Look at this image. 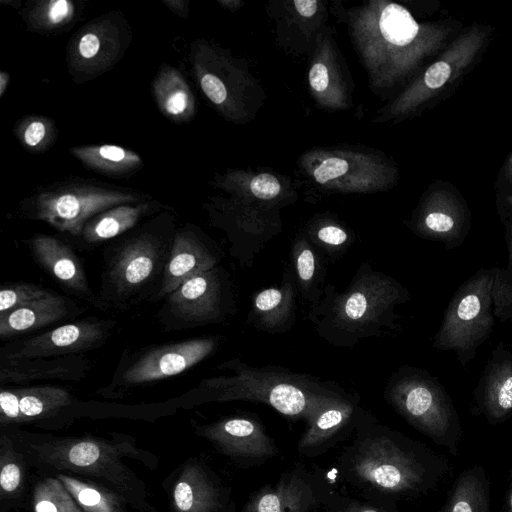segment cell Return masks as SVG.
Listing matches in <instances>:
<instances>
[{
  "mask_svg": "<svg viewBox=\"0 0 512 512\" xmlns=\"http://www.w3.org/2000/svg\"><path fill=\"white\" fill-rule=\"evenodd\" d=\"M410 299L403 284L365 261L344 290L326 284L321 297L310 305L307 319L329 345L353 348L362 340L397 330L401 317L397 309Z\"/></svg>",
  "mask_w": 512,
  "mask_h": 512,
  "instance_id": "cell-1",
  "label": "cell"
},
{
  "mask_svg": "<svg viewBox=\"0 0 512 512\" xmlns=\"http://www.w3.org/2000/svg\"><path fill=\"white\" fill-rule=\"evenodd\" d=\"M230 371L204 379L198 390L206 401H252L268 405L287 417L307 419L323 399L346 392L335 382L275 365L260 367L234 357L218 366Z\"/></svg>",
  "mask_w": 512,
  "mask_h": 512,
  "instance_id": "cell-2",
  "label": "cell"
},
{
  "mask_svg": "<svg viewBox=\"0 0 512 512\" xmlns=\"http://www.w3.org/2000/svg\"><path fill=\"white\" fill-rule=\"evenodd\" d=\"M495 271L496 267L482 268L457 288L433 337L432 347L453 351L462 366L475 358L492 332Z\"/></svg>",
  "mask_w": 512,
  "mask_h": 512,
  "instance_id": "cell-3",
  "label": "cell"
},
{
  "mask_svg": "<svg viewBox=\"0 0 512 512\" xmlns=\"http://www.w3.org/2000/svg\"><path fill=\"white\" fill-rule=\"evenodd\" d=\"M384 397L409 424L438 443L458 424L450 396L425 369L400 366L388 378Z\"/></svg>",
  "mask_w": 512,
  "mask_h": 512,
  "instance_id": "cell-4",
  "label": "cell"
},
{
  "mask_svg": "<svg viewBox=\"0 0 512 512\" xmlns=\"http://www.w3.org/2000/svg\"><path fill=\"white\" fill-rule=\"evenodd\" d=\"M143 195L89 182L51 185L29 199L32 217L61 232L81 235L96 215L122 204L138 203Z\"/></svg>",
  "mask_w": 512,
  "mask_h": 512,
  "instance_id": "cell-5",
  "label": "cell"
},
{
  "mask_svg": "<svg viewBox=\"0 0 512 512\" xmlns=\"http://www.w3.org/2000/svg\"><path fill=\"white\" fill-rule=\"evenodd\" d=\"M131 41L129 23L118 11L103 14L82 26L67 46L68 70L77 83L110 70Z\"/></svg>",
  "mask_w": 512,
  "mask_h": 512,
  "instance_id": "cell-6",
  "label": "cell"
},
{
  "mask_svg": "<svg viewBox=\"0 0 512 512\" xmlns=\"http://www.w3.org/2000/svg\"><path fill=\"white\" fill-rule=\"evenodd\" d=\"M169 311L185 323H223L237 311L227 273L219 266L202 272L168 295Z\"/></svg>",
  "mask_w": 512,
  "mask_h": 512,
  "instance_id": "cell-7",
  "label": "cell"
},
{
  "mask_svg": "<svg viewBox=\"0 0 512 512\" xmlns=\"http://www.w3.org/2000/svg\"><path fill=\"white\" fill-rule=\"evenodd\" d=\"M352 467L357 479L385 492L414 489L423 478V469L414 457L386 436L363 441Z\"/></svg>",
  "mask_w": 512,
  "mask_h": 512,
  "instance_id": "cell-8",
  "label": "cell"
},
{
  "mask_svg": "<svg viewBox=\"0 0 512 512\" xmlns=\"http://www.w3.org/2000/svg\"><path fill=\"white\" fill-rule=\"evenodd\" d=\"M471 226L472 215L465 198L445 181L435 184L411 222L417 236L440 242L446 250L462 245Z\"/></svg>",
  "mask_w": 512,
  "mask_h": 512,
  "instance_id": "cell-9",
  "label": "cell"
},
{
  "mask_svg": "<svg viewBox=\"0 0 512 512\" xmlns=\"http://www.w3.org/2000/svg\"><path fill=\"white\" fill-rule=\"evenodd\" d=\"M114 323L89 318L59 326L9 347L2 359H35L76 355L101 346Z\"/></svg>",
  "mask_w": 512,
  "mask_h": 512,
  "instance_id": "cell-10",
  "label": "cell"
},
{
  "mask_svg": "<svg viewBox=\"0 0 512 512\" xmlns=\"http://www.w3.org/2000/svg\"><path fill=\"white\" fill-rule=\"evenodd\" d=\"M218 337L193 338L148 350L122 374L127 385H137L178 375L210 356Z\"/></svg>",
  "mask_w": 512,
  "mask_h": 512,
  "instance_id": "cell-11",
  "label": "cell"
},
{
  "mask_svg": "<svg viewBox=\"0 0 512 512\" xmlns=\"http://www.w3.org/2000/svg\"><path fill=\"white\" fill-rule=\"evenodd\" d=\"M297 293L294 272L288 264L278 285L253 294L245 323L268 334L289 332L296 321Z\"/></svg>",
  "mask_w": 512,
  "mask_h": 512,
  "instance_id": "cell-12",
  "label": "cell"
},
{
  "mask_svg": "<svg viewBox=\"0 0 512 512\" xmlns=\"http://www.w3.org/2000/svg\"><path fill=\"white\" fill-rule=\"evenodd\" d=\"M474 396L479 412L491 421H501L512 414V351L503 342L486 361Z\"/></svg>",
  "mask_w": 512,
  "mask_h": 512,
  "instance_id": "cell-13",
  "label": "cell"
},
{
  "mask_svg": "<svg viewBox=\"0 0 512 512\" xmlns=\"http://www.w3.org/2000/svg\"><path fill=\"white\" fill-rule=\"evenodd\" d=\"M155 237L142 234L122 246L109 268V279L119 295L128 296L147 283L161 260Z\"/></svg>",
  "mask_w": 512,
  "mask_h": 512,
  "instance_id": "cell-14",
  "label": "cell"
},
{
  "mask_svg": "<svg viewBox=\"0 0 512 512\" xmlns=\"http://www.w3.org/2000/svg\"><path fill=\"white\" fill-rule=\"evenodd\" d=\"M224 453L242 458H267L276 453L261 423L250 416L224 418L202 429Z\"/></svg>",
  "mask_w": 512,
  "mask_h": 512,
  "instance_id": "cell-15",
  "label": "cell"
},
{
  "mask_svg": "<svg viewBox=\"0 0 512 512\" xmlns=\"http://www.w3.org/2000/svg\"><path fill=\"white\" fill-rule=\"evenodd\" d=\"M219 254L191 231L176 233L168 255L159 296L169 295L188 279L218 266Z\"/></svg>",
  "mask_w": 512,
  "mask_h": 512,
  "instance_id": "cell-16",
  "label": "cell"
},
{
  "mask_svg": "<svg viewBox=\"0 0 512 512\" xmlns=\"http://www.w3.org/2000/svg\"><path fill=\"white\" fill-rule=\"evenodd\" d=\"M29 246L38 263L60 285L71 293L96 304L79 259L65 243L49 236L38 234Z\"/></svg>",
  "mask_w": 512,
  "mask_h": 512,
  "instance_id": "cell-17",
  "label": "cell"
},
{
  "mask_svg": "<svg viewBox=\"0 0 512 512\" xmlns=\"http://www.w3.org/2000/svg\"><path fill=\"white\" fill-rule=\"evenodd\" d=\"M88 368V363L79 355L54 357L52 359H2L1 383L27 384L37 380H79Z\"/></svg>",
  "mask_w": 512,
  "mask_h": 512,
  "instance_id": "cell-18",
  "label": "cell"
},
{
  "mask_svg": "<svg viewBox=\"0 0 512 512\" xmlns=\"http://www.w3.org/2000/svg\"><path fill=\"white\" fill-rule=\"evenodd\" d=\"M355 401L356 396L344 392L317 404L306 419L307 429L299 440V450L317 447L347 426L357 410Z\"/></svg>",
  "mask_w": 512,
  "mask_h": 512,
  "instance_id": "cell-19",
  "label": "cell"
},
{
  "mask_svg": "<svg viewBox=\"0 0 512 512\" xmlns=\"http://www.w3.org/2000/svg\"><path fill=\"white\" fill-rule=\"evenodd\" d=\"M152 94L159 111L172 122H188L195 114V98L186 79L170 65L157 72Z\"/></svg>",
  "mask_w": 512,
  "mask_h": 512,
  "instance_id": "cell-20",
  "label": "cell"
},
{
  "mask_svg": "<svg viewBox=\"0 0 512 512\" xmlns=\"http://www.w3.org/2000/svg\"><path fill=\"white\" fill-rule=\"evenodd\" d=\"M66 298L51 293L0 317V337L10 338L53 324L69 314Z\"/></svg>",
  "mask_w": 512,
  "mask_h": 512,
  "instance_id": "cell-21",
  "label": "cell"
},
{
  "mask_svg": "<svg viewBox=\"0 0 512 512\" xmlns=\"http://www.w3.org/2000/svg\"><path fill=\"white\" fill-rule=\"evenodd\" d=\"M313 500L311 487L293 475L259 491L243 512H307Z\"/></svg>",
  "mask_w": 512,
  "mask_h": 512,
  "instance_id": "cell-22",
  "label": "cell"
},
{
  "mask_svg": "<svg viewBox=\"0 0 512 512\" xmlns=\"http://www.w3.org/2000/svg\"><path fill=\"white\" fill-rule=\"evenodd\" d=\"M290 256L298 293L312 305L326 286V267L321 253L308 238L300 236L292 243Z\"/></svg>",
  "mask_w": 512,
  "mask_h": 512,
  "instance_id": "cell-23",
  "label": "cell"
},
{
  "mask_svg": "<svg viewBox=\"0 0 512 512\" xmlns=\"http://www.w3.org/2000/svg\"><path fill=\"white\" fill-rule=\"evenodd\" d=\"M70 153L87 169L109 177L133 174L143 165L138 153L115 144L77 146Z\"/></svg>",
  "mask_w": 512,
  "mask_h": 512,
  "instance_id": "cell-24",
  "label": "cell"
},
{
  "mask_svg": "<svg viewBox=\"0 0 512 512\" xmlns=\"http://www.w3.org/2000/svg\"><path fill=\"white\" fill-rule=\"evenodd\" d=\"M154 208L155 205L152 202L115 206L89 220L81 235L88 243H99L114 238L134 227Z\"/></svg>",
  "mask_w": 512,
  "mask_h": 512,
  "instance_id": "cell-25",
  "label": "cell"
},
{
  "mask_svg": "<svg viewBox=\"0 0 512 512\" xmlns=\"http://www.w3.org/2000/svg\"><path fill=\"white\" fill-rule=\"evenodd\" d=\"M177 512H213L218 499L216 490L200 467L187 466L173 490Z\"/></svg>",
  "mask_w": 512,
  "mask_h": 512,
  "instance_id": "cell-26",
  "label": "cell"
},
{
  "mask_svg": "<svg viewBox=\"0 0 512 512\" xmlns=\"http://www.w3.org/2000/svg\"><path fill=\"white\" fill-rule=\"evenodd\" d=\"M81 9L71 0H39L28 2L21 14L29 30L53 33L72 25Z\"/></svg>",
  "mask_w": 512,
  "mask_h": 512,
  "instance_id": "cell-27",
  "label": "cell"
},
{
  "mask_svg": "<svg viewBox=\"0 0 512 512\" xmlns=\"http://www.w3.org/2000/svg\"><path fill=\"white\" fill-rule=\"evenodd\" d=\"M16 391L19 396L20 422L49 416L71 402V395L61 387L36 386Z\"/></svg>",
  "mask_w": 512,
  "mask_h": 512,
  "instance_id": "cell-28",
  "label": "cell"
},
{
  "mask_svg": "<svg viewBox=\"0 0 512 512\" xmlns=\"http://www.w3.org/2000/svg\"><path fill=\"white\" fill-rule=\"evenodd\" d=\"M445 512H488L486 489L478 473L470 471L460 476Z\"/></svg>",
  "mask_w": 512,
  "mask_h": 512,
  "instance_id": "cell-29",
  "label": "cell"
},
{
  "mask_svg": "<svg viewBox=\"0 0 512 512\" xmlns=\"http://www.w3.org/2000/svg\"><path fill=\"white\" fill-rule=\"evenodd\" d=\"M21 145L31 153L47 151L57 139V128L52 119L30 115L22 118L14 128Z\"/></svg>",
  "mask_w": 512,
  "mask_h": 512,
  "instance_id": "cell-30",
  "label": "cell"
},
{
  "mask_svg": "<svg viewBox=\"0 0 512 512\" xmlns=\"http://www.w3.org/2000/svg\"><path fill=\"white\" fill-rule=\"evenodd\" d=\"M59 479L86 512H120L117 499L109 492L65 475Z\"/></svg>",
  "mask_w": 512,
  "mask_h": 512,
  "instance_id": "cell-31",
  "label": "cell"
},
{
  "mask_svg": "<svg viewBox=\"0 0 512 512\" xmlns=\"http://www.w3.org/2000/svg\"><path fill=\"white\" fill-rule=\"evenodd\" d=\"M58 479L40 482L34 492L35 512H82Z\"/></svg>",
  "mask_w": 512,
  "mask_h": 512,
  "instance_id": "cell-32",
  "label": "cell"
},
{
  "mask_svg": "<svg viewBox=\"0 0 512 512\" xmlns=\"http://www.w3.org/2000/svg\"><path fill=\"white\" fill-rule=\"evenodd\" d=\"M111 452L109 447L96 441H75L64 448V464L78 469H94L110 459Z\"/></svg>",
  "mask_w": 512,
  "mask_h": 512,
  "instance_id": "cell-33",
  "label": "cell"
},
{
  "mask_svg": "<svg viewBox=\"0 0 512 512\" xmlns=\"http://www.w3.org/2000/svg\"><path fill=\"white\" fill-rule=\"evenodd\" d=\"M308 240L331 260H337L345 254L352 242L348 231L333 223L315 228Z\"/></svg>",
  "mask_w": 512,
  "mask_h": 512,
  "instance_id": "cell-34",
  "label": "cell"
},
{
  "mask_svg": "<svg viewBox=\"0 0 512 512\" xmlns=\"http://www.w3.org/2000/svg\"><path fill=\"white\" fill-rule=\"evenodd\" d=\"M51 293L52 292L48 290L29 283L5 285L0 290V317L35 300L42 299Z\"/></svg>",
  "mask_w": 512,
  "mask_h": 512,
  "instance_id": "cell-35",
  "label": "cell"
},
{
  "mask_svg": "<svg viewBox=\"0 0 512 512\" xmlns=\"http://www.w3.org/2000/svg\"><path fill=\"white\" fill-rule=\"evenodd\" d=\"M493 313L500 322L512 319V274L496 267L492 286Z\"/></svg>",
  "mask_w": 512,
  "mask_h": 512,
  "instance_id": "cell-36",
  "label": "cell"
},
{
  "mask_svg": "<svg viewBox=\"0 0 512 512\" xmlns=\"http://www.w3.org/2000/svg\"><path fill=\"white\" fill-rule=\"evenodd\" d=\"M348 171V163L346 160L331 157L323 160L314 170V179L325 184L331 180L337 179Z\"/></svg>",
  "mask_w": 512,
  "mask_h": 512,
  "instance_id": "cell-37",
  "label": "cell"
},
{
  "mask_svg": "<svg viewBox=\"0 0 512 512\" xmlns=\"http://www.w3.org/2000/svg\"><path fill=\"white\" fill-rule=\"evenodd\" d=\"M0 421L2 424L20 422L19 396L16 389H3L1 391Z\"/></svg>",
  "mask_w": 512,
  "mask_h": 512,
  "instance_id": "cell-38",
  "label": "cell"
},
{
  "mask_svg": "<svg viewBox=\"0 0 512 512\" xmlns=\"http://www.w3.org/2000/svg\"><path fill=\"white\" fill-rule=\"evenodd\" d=\"M252 194L260 200H271L278 196L281 187L276 177L263 173L255 176L251 183Z\"/></svg>",
  "mask_w": 512,
  "mask_h": 512,
  "instance_id": "cell-39",
  "label": "cell"
},
{
  "mask_svg": "<svg viewBox=\"0 0 512 512\" xmlns=\"http://www.w3.org/2000/svg\"><path fill=\"white\" fill-rule=\"evenodd\" d=\"M22 480L20 466L12 460L2 461L0 486L3 492L12 493L18 489Z\"/></svg>",
  "mask_w": 512,
  "mask_h": 512,
  "instance_id": "cell-40",
  "label": "cell"
},
{
  "mask_svg": "<svg viewBox=\"0 0 512 512\" xmlns=\"http://www.w3.org/2000/svg\"><path fill=\"white\" fill-rule=\"evenodd\" d=\"M495 187L498 193L512 192V151L501 166Z\"/></svg>",
  "mask_w": 512,
  "mask_h": 512,
  "instance_id": "cell-41",
  "label": "cell"
},
{
  "mask_svg": "<svg viewBox=\"0 0 512 512\" xmlns=\"http://www.w3.org/2000/svg\"><path fill=\"white\" fill-rule=\"evenodd\" d=\"M309 82L316 92H323L329 85V75L326 66L316 63L309 72Z\"/></svg>",
  "mask_w": 512,
  "mask_h": 512,
  "instance_id": "cell-42",
  "label": "cell"
},
{
  "mask_svg": "<svg viewBox=\"0 0 512 512\" xmlns=\"http://www.w3.org/2000/svg\"><path fill=\"white\" fill-rule=\"evenodd\" d=\"M497 209L501 220H512V192L498 193L497 196Z\"/></svg>",
  "mask_w": 512,
  "mask_h": 512,
  "instance_id": "cell-43",
  "label": "cell"
},
{
  "mask_svg": "<svg viewBox=\"0 0 512 512\" xmlns=\"http://www.w3.org/2000/svg\"><path fill=\"white\" fill-rule=\"evenodd\" d=\"M163 4L174 14L182 18H187L188 1L187 0H162Z\"/></svg>",
  "mask_w": 512,
  "mask_h": 512,
  "instance_id": "cell-44",
  "label": "cell"
},
{
  "mask_svg": "<svg viewBox=\"0 0 512 512\" xmlns=\"http://www.w3.org/2000/svg\"><path fill=\"white\" fill-rule=\"evenodd\" d=\"M318 2L315 0H296L294 1L297 12L304 17H311L317 10Z\"/></svg>",
  "mask_w": 512,
  "mask_h": 512,
  "instance_id": "cell-45",
  "label": "cell"
},
{
  "mask_svg": "<svg viewBox=\"0 0 512 512\" xmlns=\"http://www.w3.org/2000/svg\"><path fill=\"white\" fill-rule=\"evenodd\" d=\"M505 229V240L508 249V265L506 270L512 274V220H501Z\"/></svg>",
  "mask_w": 512,
  "mask_h": 512,
  "instance_id": "cell-46",
  "label": "cell"
},
{
  "mask_svg": "<svg viewBox=\"0 0 512 512\" xmlns=\"http://www.w3.org/2000/svg\"><path fill=\"white\" fill-rule=\"evenodd\" d=\"M338 512H386L382 508H379L372 504L367 503H353Z\"/></svg>",
  "mask_w": 512,
  "mask_h": 512,
  "instance_id": "cell-47",
  "label": "cell"
},
{
  "mask_svg": "<svg viewBox=\"0 0 512 512\" xmlns=\"http://www.w3.org/2000/svg\"><path fill=\"white\" fill-rule=\"evenodd\" d=\"M10 83V75L5 71L0 72V98H2Z\"/></svg>",
  "mask_w": 512,
  "mask_h": 512,
  "instance_id": "cell-48",
  "label": "cell"
},
{
  "mask_svg": "<svg viewBox=\"0 0 512 512\" xmlns=\"http://www.w3.org/2000/svg\"><path fill=\"white\" fill-rule=\"evenodd\" d=\"M508 512H512V490L508 498Z\"/></svg>",
  "mask_w": 512,
  "mask_h": 512,
  "instance_id": "cell-49",
  "label": "cell"
}]
</instances>
